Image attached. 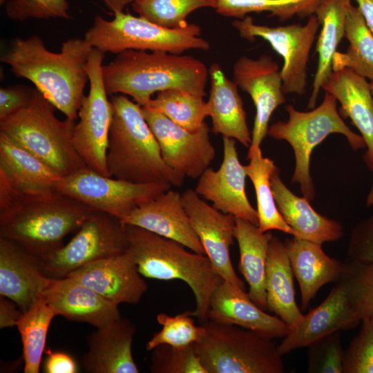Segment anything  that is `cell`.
Listing matches in <instances>:
<instances>
[{"instance_id": "obj_1", "label": "cell", "mask_w": 373, "mask_h": 373, "mask_svg": "<svg viewBox=\"0 0 373 373\" xmlns=\"http://www.w3.org/2000/svg\"><path fill=\"white\" fill-rule=\"evenodd\" d=\"M93 47L85 39H70L60 52L48 50L37 35L17 39L1 61L36 88L66 118L75 121L88 79L87 65Z\"/></svg>"}, {"instance_id": "obj_2", "label": "cell", "mask_w": 373, "mask_h": 373, "mask_svg": "<svg viewBox=\"0 0 373 373\" xmlns=\"http://www.w3.org/2000/svg\"><path fill=\"white\" fill-rule=\"evenodd\" d=\"M109 95L121 93L146 106L155 93L178 88L204 97L209 69L200 59L164 51L126 50L102 66Z\"/></svg>"}, {"instance_id": "obj_3", "label": "cell", "mask_w": 373, "mask_h": 373, "mask_svg": "<svg viewBox=\"0 0 373 373\" xmlns=\"http://www.w3.org/2000/svg\"><path fill=\"white\" fill-rule=\"evenodd\" d=\"M113 119L106 153L110 177L134 183L180 186L185 176L164 162L142 107L123 94L111 97Z\"/></svg>"}, {"instance_id": "obj_4", "label": "cell", "mask_w": 373, "mask_h": 373, "mask_svg": "<svg viewBox=\"0 0 373 373\" xmlns=\"http://www.w3.org/2000/svg\"><path fill=\"white\" fill-rule=\"evenodd\" d=\"M93 211L57 191L19 195L0 210V238L44 260L62 247L64 238L77 231Z\"/></svg>"}, {"instance_id": "obj_5", "label": "cell", "mask_w": 373, "mask_h": 373, "mask_svg": "<svg viewBox=\"0 0 373 373\" xmlns=\"http://www.w3.org/2000/svg\"><path fill=\"white\" fill-rule=\"evenodd\" d=\"M127 251L140 274L160 280H180L192 290L195 307L191 315L204 323L209 301L223 280L214 271L208 257L190 252L182 244L141 227L128 225Z\"/></svg>"}, {"instance_id": "obj_6", "label": "cell", "mask_w": 373, "mask_h": 373, "mask_svg": "<svg viewBox=\"0 0 373 373\" xmlns=\"http://www.w3.org/2000/svg\"><path fill=\"white\" fill-rule=\"evenodd\" d=\"M55 108L36 88L25 108L0 120V132L64 177L86 165L73 145L75 121L59 119Z\"/></svg>"}, {"instance_id": "obj_7", "label": "cell", "mask_w": 373, "mask_h": 373, "mask_svg": "<svg viewBox=\"0 0 373 373\" xmlns=\"http://www.w3.org/2000/svg\"><path fill=\"white\" fill-rule=\"evenodd\" d=\"M336 98L325 92L321 104L309 111H300L288 105L287 121L271 124L267 135L285 140L291 146L295 156V168L291 182L300 185L303 195L309 201L315 197V189L310 173V159L314 149L332 133L345 136L354 150L365 147L361 135L352 131L343 121L336 108Z\"/></svg>"}, {"instance_id": "obj_8", "label": "cell", "mask_w": 373, "mask_h": 373, "mask_svg": "<svg viewBox=\"0 0 373 373\" xmlns=\"http://www.w3.org/2000/svg\"><path fill=\"white\" fill-rule=\"evenodd\" d=\"M205 335L195 343L207 373H283L282 354L272 339L234 325L202 323Z\"/></svg>"}, {"instance_id": "obj_9", "label": "cell", "mask_w": 373, "mask_h": 373, "mask_svg": "<svg viewBox=\"0 0 373 373\" xmlns=\"http://www.w3.org/2000/svg\"><path fill=\"white\" fill-rule=\"evenodd\" d=\"M113 15L110 21L95 16L93 26L85 34L84 39L103 52L136 50L180 55L189 50L210 48L209 42L200 37L201 28L197 24L171 29L123 11Z\"/></svg>"}, {"instance_id": "obj_10", "label": "cell", "mask_w": 373, "mask_h": 373, "mask_svg": "<svg viewBox=\"0 0 373 373\" xmlns=\"http://www.w3.org/2000/svg\"><path fill=\"white\" fill-rule=\"evenodd\" d=\"M127 227L108 213L93 211L75 236L43 260L50 278H64L94 261L127 251Z\"/></svg>"}, {"instance_id": "obj_11", "label": "cell", "mask_w": 373, "mask_h": 373, "mask_svg": "<svg viewBox=\"0 0 373 373\" xmlns=\"http://www.w3.org/2000/svg\"><path fill=\"white\" fill-rule=\"evenodd\" d=\"M172 186L164 182L134 183L103 175L85 167L57 182L55 191L87 205L94 211L119 219Z\"/></svg>"}, {"instance_id": "obj_12", "label": "cell", "mask_w": 373, "mask_h": 373, "mask_svg": "<svg viewBox=\"0 0 373 373\" xmlns=\"http://www.w3.org/2000/svg\"><path fill=\"white\" fill-rule=\"evenodd\" d=\"M104 55L95 48L90 55L87 65L90 88L78 111L79 119L73 129V142L87 167L110 177L106 153L113 111L103 79Z\"/></svg>"}, {"instance_id": "obj_13", "label": "cell", "mask_w": 373, "mask_h": 373, "mask_svg": "<svg viewBox=\"0 0 373 373\" xmlns=\"http://www.w3.org/2000/svg\"><path fill=\"white\" fill-rule=\"evenodd\" d=\"M240 36L249 41L256 37L267 41L283 58L280 69L285 94L303 95L307 87V68L309 54L320 23L315 15L306 23L268 26L254 23L250 16L232 23Z\"/></svg>"}, {"instance_id": "obj_14", "label": "cell", "mask_w": 373, "mask_h": 373, "mask_svg": "<svg viewBox=\"0 0 373 373\" xmlns=\"http://www.w3.org/2000/svg\"><path fill=\"white\" fill-rule=\"evenodd\" d=\"M142 107L166 164L185 177L199 178L216 155L208 125L204 122L198 131H191L158 112Z\"/></svg>"}, {"instance_id": "obj_15", "label": "cell", "mask_w": 373, "mask_h": 373, "mask_svg": "<svg viewBox=\"0 0 373 373\" xmlns=\"http://www.w3.org/2000/svg\"><path fill=\"white\" fill-rule=\"evenodd\" d=\"M181 195L192 227L216 273L236 288L245 291V285L236 274L230 256L236 217L209 204L195 190L187 189Z\"/></svg>"}, {"instance_id": "obj_16", "label": "cell", "mask_w": 373, "mask_h": 373, "mask_svg": "<svg viewBox=\"0 0 373 373\" xmlns=\"http://www.w3.org/2000/svg\"><path fill=\"white\" fill-rule=\"evenodd\" d=\"M233 80L250 95L256 108L249 150L260 148L272 113L286 101L278 64L267 55L258 59L242 56L233 65Z\"/></svg>"}, {"instance_id": "obj_17", "label": "cell", "mask_w": 373, "mask_h": 373, "mask_svg": "<svg viewBox=\"0 0 373 373\" xmlns=\"http://www.w3.org/2000/svg\"><path fill=\"white\" fill-rule=\"evenodd\" d=\"M223 158L220 168L206 169L199 177L195 189L202 198L222 213L249 221L258 226L256 209L245 192L247 174L238 158L235 140L222 137Z\"/></svg>"}, {"instance_id": "obj_18", "label": "cell", "mask_w": 373, "mask_h": 373, "mask_svg": "<svg viewBox=\"0 0 373 373\" xmlns=\"http://www.w3.org/2000/svg\"><path fill=\"white\" fill-rule=\"evenodd\" d=\"M61 177L39 158L0 132V209L17 196L56 191Z\"/></svg>"}, {"instance_id": "obj_19", "label": "cell", "mask_w": 373, "mask_h": 373, "mask_svg": "<svg viewBox=\"0 0 373 373\" xmlns=\"http://www.w3.org/2000/svg\"><path fill=\"white\" fill-rule=\"evenodd\" d=\"M361 322L340 280L324 300L289 327L288 333L278 345L279 352L286 354L307 347L316 341L335 332L355 327Z\"/></svg>"}, {"instance_id": "obj_20", "label": "cell", "mask_w": 373, "mask_h": 373, "mask_svg": "<svg viewBox=\"0 0 373 373\" xmlns=\"http://www.w3.org/2000/svg\"><path fill=\"white\" fill-rule=\"evenodd\" d=\"M67 276L77 280L117 305L137 304L148 288L128 251L90 262Z\"/></svg>"}, {"instance_id": "obj_21", "label": "cell", "mask_w": 373, "mask_h": 373, "mask_svg": "<svg viewBox=\"0 0 373 373\" xmlns=\"http://www.w3.org/2000/svg\"><path fill=\"white\" fill-rule=\"evenodd\" d=\"M121 221L176 241L195 253L205 255L183 205L182 195L169 189L142 203Z\"/></svg>"}, {"instance_id": "obj_22", "label": "cell", "mask_w": 373, "mask_h": 373, "mask_svg": "<svg viewBox=\"0 0 373 373\" xmlns=\"http://www.w3.org/2000/svg\"><path fill=\"white\" fill-rule=\"evenodd\" d=\"M41 296L57 316L97 328L121 317L117 305L69 276L49 278Z\"/></svg>"}, {"instance_id": "obj_23", "label": "cell", "mask_w": 373, "mask_h": 373, "mask_svg": "<svg viewBox=\"0 0 373 373\" xmlns=\"http://www.w3.org/2000/svg\"><path fill=\"white\" fill-rule=\"evenodd\" d=\"M43 260L17 243L0 238V295L26 312L41 296L48 278Z\"/></svg>"}, {"instance_id": "obj_24", "label": "cell", "mask_w": 373, "mask_h": 373, "mask_svg": "<svg viewBox=\"0 0 373 373\" xmlns=\"http://www.w3.org/2000/svg\"><path fill=\"white\" fill-rule=\"evenodd\" d=\"M207 320L234 325L266 338H283L289 327L277 316L270 315L249 298L248 292L222 280L210 298Z\"/></svg>"}, {"instance_id": "obj_25", "label": "cell", "mask_w": 373, "mask_h": 373, "mask_svg": "<svg viewBox=\"0 0 373 373\" xmlns=\"http://www.w3.org/2000/svg\"><path fill=\"white\" fill-rule=\"evenodd\" d=\"M135 325L122 317L97 327L88 339L82 367L90 373H138L132 343Z\"/></svg>"}, {"instance_id": "obj_26", "label": "cell", "mask_w": 373, "mask_h": 373, "mask_svg": "<svg viewBox=\"0 0 373 373\" xmlns=\"http://www.w3.org/2000/svg\"><path fill=\"white\" fill-rule=\"evenodd\" d=\"M323 90L333 95L341 104L364 140L365 162L373 171V96L370 82L348 69L333 70Z\"/></svg>"}, {"instance_id": "obj_27", "label": "cell", "mask_w": 373, "mask_h": 373, "mask_svg": "<svg viewBox=\"0 0 373 373\" xmlns=\"http://www.w3.org/2000/svg\"><path fill=\"white\" fill-rule=\"evenodd\" d=\"M284 243L305 311L323 286L339 280L343 262L327 256L319 243L294 236Z\"/></svg>"}, {"instance_id": "obj_28", "label": "cell", "mask_w": 373, "mask_h": 373, "mask_svg": "<svg viewBox=\"0 0 373 373\" xmlns=\"http://www.w3.org/2000/svg\"><path fill=\"white\" fill-rule=\"evenodd\" d=\"M271 184L278 209L296 238L322 245L343 237L341 224L318 213L304 196L295 195L283 182L278 168L271 175Z\"/></svg>"}, {"instance_id": "obj_29", "label": "cell", "mask_w": 373, "mask_h": 373, "mask_svg": "<svg viewBox=\"0 0 373 373\" xmlns=\"http://www.w3.org/2000/svg\"><path fill=\"white\" fill-rule=\"evenodd\" d=\"M211 89L207 103L211 119V131L222 137L233 138L245 147L251 143L246 112L238 93V86L223 73L218 64L209 68Z\"/></svg>"}, {"instance_id": "obj_30", "label": "cell", "mask_w": 373, "mask_h": 373, "mask_svg": "<svg viewBox=\"0 0 373 373\" xmlns=\"http://www.w3.org/2000/svg\"><path fill=\"white\" fill-rule=\"evenodd\" d=\"M272 236L271 231L261 232L257 225L236 218L234 238L239 247V270L248 283L249 298L264 310L267 309L266 270Z\"/></svg>"}, {"instance_id": "obj_31", "label": "cell", "mask_w": 373, "mask_h": 373, "mask_svg": "<svg viewBox=\"0 0 373 373\" xmlns=\"http://www.w3.org/2000/svg\"><path fill=\"white\" fill-rule=\"evenodd\" d=\"M351 4L352 0H321L315 10L321 31L316 48L318 65L307 106L310 109L315 108L319 93L333 71V58L345 37L346 16Z\"/></svg>"}, {"instance_id": "obj_32", "label": "cell", "mask_w": 373, "mask_h": 373, "mask_svg": "<svg viewBox=\"0 0 373 373\" xmlns=\"http://www.w3.org/2000/svg\"><path fill=\"white\" fill-rule=\"evenodd\" d=\"M294 273L284 242L273 235L266 270L267 310L292 326L303 316L295 299Z\"/></svg>"}, {"instance_id": "obj_33", "label": "cell", "mask_w": 373, "mask_h": 373, "mask_svg": "<svg viewBox=\"0 0 373 373\" xmlns=\"http://www.w3.org/2000/svg\"><path fill=\"white\" fill-rule=\"evenodd\" d=\"M247 159L249 164L244 167L255 190L259 230L261 232L278 230L297 237L280 213L274 198L271 177L277 166L274 160L264 157L260 148L249 150Z\"/></svg>"}, {"instance_id": "obj_34", "label": "cell", "mask_w": 373, "mask_h": 373, "mask_svg": "<svg viewBox=\"0 0 373 373\" xmlns=\"http://www.w3.org/2000/svg\"><path fill=\"white\" fill-rule=\"evenodd\" d=\"M345 37L349 46L345 52L334 55L333 70L348 69L373 80V34L358 8L352 4L346 16Z\"/></svg>"}, {"instance_id": "obj_35", "label": "cell", "mask_w": 373, "mask_h": 373, "mask_svg": "<svg viewBox=\"0 0 373 373\" xmlns=\"http://www.w3.org/2000/svg\"><path fill=\"white\" fill-rule=\"evenodd\" d=\"M57 316L44 296L22 312L16 327L21 336L25 373H38L46 349L48 331Z\"/></svg>"}, {"instance_id": "obj_36", "label": "cell", "mask_w": 373, "mask_h": 373, "mask_svg": "<svg viewBox=\"0 0 373 373\" xmlns=\"http://www.w3.org/2000/svg\"><path fill=\"white\" fill-rule=\"evenodd\" d=\"M145 106L191 131L200 129L209 116L207 103L203 97L178 88L157 93Z\"/></svg>"}, {"instance_id": "obj_37", "label": "cell", "mask_w": 373, "mask_h": 373, "mask_svg": "<svg viewBox=\"0 0 373 373\" xmlns=\"http://www.w3.org/2000/svg\"><path fill=\"white\" fill-rule=\"evenodd\" d=\"M321 0H218L216 11L224 17L238 19L247 14L267 12L280 21H285L295 16L309 17Z\"/></svg>"}, {"instance_id": "obj_38", "label": "cell", "mask_w": 373, "mask_h": 373, "mask_svg": "<svg viewBox=\"0 0 373 373\" xmlns=\"http://www.w3.org/2000/svg\"><path fill=\"white\" fill-rule=\"evenodd\" d=\"M218 0H135L132 8L139 16L160 26L181 29L189 23L187 16L202 8H216Z\"/></svg>"}, {"instance_id": "obj_39", "label": "cell", "mask_w": 373, "mask_h": 373, "mask_svg": "<svg viewBox=\"0 0 373 373\" xmlns=\"http://www.w3.org/2000/svg\"><path fill=\"white\" fill-rule=\"evenodd\" d=\"M338 280L343 283L361 321L373 316V258L355 260L348 258L343 262Z\"/></svg>"}, {"instance_id": "obj_40", "label": "cell", "mask_w": 373, "mask_h": 373, "mask_svg": "<svg viewBox=\"0 0 373 373\" xmlns=\"http://www.w3.org/2000/svg\"><path fill=\"white\" fill-rule=\"evenodd\" d=\"M156 318L162 329L146 343V348L149 351L160 345L189 346L200 342L205 335L204 325H195L190 312L175 316L160 313Z\"/></svg>"}, {"instance_id": "obj_41", "label": "cell", "mask_w": 373, "mask_h": 373, "mask_svg": "<svg viewBox=\"0 0 373 373\" xmlns=\"http://www.w3.org/2000/svg\"><path fill=\"white\" fill-rule=\"evenodd\" d=\"M151 351V372L207 373L197 354L195 343L185 347L160 345Z\"/></svg>"}, {"instance_id": "obj_42", "label": "cell", "mask_w": 373, "mask_h": 373, "mask_svg": "<svg viewBox=\"0 0 373 373\" xmlns=\"http://www.w3.org/2000/svg\"><path fill=\"white\" fill-rule=\"evenodd\" d=\"M307 347V372L343 373L345 350L341 331L325 336Z\"/></svg>"}, {"instance_id": "obj_43", "label": "cell", "mask_w": 373, "mask_h": 373, "mask_svg": "<svg viewBox=\"0 0 373 373\" xmlns=\"http://www.w3.org/2000/svg\"><path fill=\"white\" fill-rule=\"evenodd\" d=\"M345 350L343 373H373V316L365 317Z\"/></svg>"}, {"instance_id": "obj_44", "label": "cell", "mask_w": 373, "mask_h": 373, "mask_svg": "<svg viewBox=\"0 0 373 373\" xmlns=\"http://www.w3.org/2000/svg\"><path fill=\"white\" fill-rule=\"evenodd\" d=\"M69 8L67 0H10L6 4V12L9 18L17 21L28 18L69 19Z\"/></svg>"}, {"instance_id": "obj_45", "label": "cell", "mask_w": 373, "mask_h": 373, "mask_svg": "<svg viewBox=\"0 0 373 373\" xmlns=\"http://www.w3.org/2000/svg\"><path fill=\"white\" fill-rule=\"evenodd\" d=\"M347 254L348 258L355 260L373 258V213L352 229Z\"/></svg>"}, {"instance_id": "obj_46", "label": "cell", "mask_w": 373, "mask_h": 373, "mask_svg": "<svg viewBox=\"0 0 373 373\" xmlns=\"http://www.w3.org/2000/svg\"><path fill=\"white\" fill-rule=\"evenodd\" d=\"M35 89L26 85H14L0 89V120L25 108L31 101Z\"/></svg>"}, {"instance_id": "obj_47", "label": "cell", "mask_w": 373, "mask_h": 373, "mask_svg": "<svg viewBox=\"0 0 373 373\" xmlns=\"http://www.w3.org/2000/svg\"><path fill=\"white\" fill-rule=\"evenodd\" d=\"M47 356L43 365L46 373H77L79 367L76 360L64 352L45 350Z\"/></svg>"}, {"instance_id": "obj_48", "label": "cell", "mask_w": 373, "mask_h": 373, "mask_svg": "<svg viewBox=\"0 0 373 373\" xmlns=\"http://www.w3.org/2000/svg\"><path fill=\"white\" fill-rule=\"evenodd\" d=\"M18 305L3 296H0V328L16 326L22 312L17 308Z\"/></svg>"}, {"instance_id": "obj_49", "label": "cell", "mask_w": 373, "mask_h": 373, "mask_svg": "<svg viewBox=\"0 0 373 373\" xmlns=\"http://www.w3.org/2000/svg\"><path fill=\"white\" fill-rule=\"evenodd\" d=\"M365 23L373 34V0H355Z\"/></svg>"}, {"instance_id": "obj_50", "label": "cell", "mask_w": 373, "mask_h": 373, "mask_svg": "<svg viewBox=\"0 0 373 373\" xmlns=\"http://www.w3.org/2000/svg\"><path fill=\"white\" fill-rule=\"evenodd\" d=\"M106 8L114 13L122 12L124 8L135 0H102Z\"/></svg>"}, {"instance_id": "obj_51", "label": "cell", "mask_w": 373, "mask_h": 373, "mask_svg": "<svg viewBox=\"0 0 373 373\" xmlns=\"http://www.w3.org/2000/svg\"><path fill=\"white\" fill-rule=\"evenodd\" d=\"M366 205L367 207H371V206H373V180H372V186L369 191V193L367 195V198H366Z\"/></svg>"}, {"instance_id": "obj_52", "label": "cell", "mask_w": 373, "mask_h": 373, "mask_svg": "<svg viewBox=\"0 0 373 373\" xmlns=\"http://www.w3.org/2000/svg\"><path fill=\"white\" fill-rule=\"evenodd\" d=\"M370 90L373 96V80L370 82Z\"/></svg>"}, {"instance_id": "obj_53", "label": "cell", "mask_w": 373, "mask_h": 373, "mask_svg": "<svg viewBox=\"0 0 373 373\" xmlns=\"http://www.w3.org/2000/svg\"><path fill=\"white\" fill-rule=\"evenodd\" d=\"M7 0H0V3L3 4Z\"/></svg>"}]
</instances>
